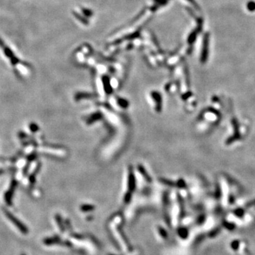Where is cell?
Instances as JSON below:
<instances>
[{
    "mask_svg": "<svg viewBox=\"0 0 255 255\" xmlns=\"http://www.w3.org/2000/svg\"><path fill=\"white\" fill-rule=\"evenodd\" d=\"M238 247H239V242H238V241H235L234 242H233V245H232V247H233V248L235 249H236Z\"/></svg>",
    "mask_w": 255,
    "mask_h": 255,
    "instance_id": "cell-8",
    "label": "cell"
},
{
    "mask_svg": "<svg viewBox=\"0 0 255 255\" xmlns=\"http://www.w3.org/2000/svg\"><path fill=\"white\" fill-rule=\"evenodd\" d=\"M17 184L18 183L17 181H12L9 189L4 194V200L8 206H12V198H13L14 191H15V188L17 187Z\"/></svg>",
    "mask_w": 255,
    "mask_h": 255,
    "instance_id": "cell-2",
    "label": "cell"
},
{
    "mask_svg": "<svg viewBox=\"0 0 255 255\" xmlns=\"http://www.w3.org/2000/svg\"><path fill=\"white\" fill-rule=\"evenodd\" d=\"M56 220H57V223H58L59 226H60V228L61 230H62H62H64L63 225H62V222H60V221H61V220H60V216H59V215H57V216H56Z\"/></svg>",
    "mask_w": 255,
    "mask_h": 255,
    "instance_id": "cell-6",
    "label": "cell"
},
{
    "mask_svg": "<svg viewBox=\"0 0 255 255\" xmlns=\"http://www.w3.org/2000/svg\"><path fill=\"white\" fill-rule=\"evenodd\" d=\"M30 129L32 132H36L38 129V127L37 125L35 124V123H31V124L30 125Z\"/></svg>",
    "mask_w": 255,
    "mask_h": 255,
    "instance_id": "cell-7",
    "label": "cell"
},
{
    "mask_svg": "<svg viewBox=\"0 0 255 255\" xmlns=\"http://www.w3.org/2000/svg\"><path fill=\"white\" fill-rule=\"evenodd\" d=\"M209 33H206L204 36V42H203V50L201 55L202 62H206L208 58V45H209Z\"/></svg>",
    "mask_w": 255,
    "mask_h": 255,
    "instance_id": "cell-3",
    "label": "cell"
},
{
    "mask_svg": "<svg viewBox=\"0 0 255 255\" xmlns=\"http://www.w3.org/2000/svg\"><path fill=\"white\" fill-rule=\"evenodd\" d=\"M60 240V239L59 238H47L46 239V240H44V243L45 245H53V244L56 243Z\"/></svg>",
    "mask_w": 255,
    "mask_h": 255,
    "instance_id": "cell-4",
    "label": "cell"
},
{
    "mask_svg": "<svg viewBox=\"0 0 255 255\" xmlns=\"http://www.w3.org/2000/svg\"><path fill=\"white\" fill-rule=\"evenodd\" d=\"M3 212L4 213V214L6 215L7 218L11 220V222H13L14 225H15L16 227H17V228L23 233V234L26 235L27 233H28V228L26 227V225H25L24 223H22L19 219L16 218L12 213H11L9 211H8L6 209H4V208H3Z\"/></svg>",
    "mask_w": 255,
    "mask_h": 255,
    "instance_id": "cell-1",
    "label": "cell"
},
{
    "mask_svg": "<svg viewBox=\"0 0 255 255\" xmlns=\"http://www.w3.org/2000/svg\"><path fill=\"white\" fill-rule=\"evenodd\" d=\"M21 255H25V254H21Z\"/></svg>",
    "mask_w": 255,
    "mask_h": 255,
    "instance_id": "cell-10",
    "label": "cell"
},
{
    "mask_svg": "<svg viewBox=\"0 0 255 255\" xmlns=\"http://www.w3.org/2000/svg\"><path fill=\"white\" fill-rule=\"evenodd\" d=\"M247 8L249 12H254L255 11V1H250L247 4Z\"/></svg>",
    "mask_w": 255,
    "mask_h": 255,
    "instance_id": "cell-5",
    "label": "cell"
},
{
    "mask_svg": "<svg viewBox=\"0 0 255 255\" xmlns=\"http://www.w3.org/2000/svg\"><path fill=\"white\" fill-rule=\"evenodd\" d=\"M4 172V170H0V175H1V174H2Z\"/></svg>",
    "mask_w": 255,
    "mask_h": 255,
    "instance_id": "cell-9",
    "label": "cell"
}]
</instances>
